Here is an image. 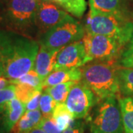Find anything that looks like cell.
<instances>
[{
	"mask_svg": "<svg viewBox=\"0 0 133 133\" xmlns=\"http://www.w3.org/2000/svg\"><path fill=\"white\" fill-rule=\"evenodd\" d=\"M40 44L36 39L0 29V70L2 76L15 81L33 69Z\"/></svg>",
	"mask_w": 133,
	"mask_h": 133,
	"instance_id": "1",
	"label": "cell"
},
{
	"mask_svg": "<svg viewBox=\"0 0 133 133\" xmlns=\"http://www.w3.org/2000/svg\"><path fill=\"white\" fill-rule=\"evenodd\" d=\"M119 61H92L81 66V81L93 92L98 101L121 94Z\"/></svg>",
	"mask_w": 133,
	"mask_h": 133,
	"instance_id": "2",
	"label": "cell"
},
{
	"mask_svg": "<svg viewBox=\"0 0 133 133\" xmlns=\"http://www.w3.org/2000/svg\"><path fill=\"white\" fill-rule=\"evenodd\" d=\"M84 26L86 32L112 37L124 45L129 44L133 32V22L129 18L91 10Z\"/></svg>",
	"mask_w": 133,
	"mask_h": 133,
	"instance_id": "3",
	"label": "cell"
},
{
	"mask_svg": "<svg viewBox=\"0 0 133 133\" xmlns=\"http://www.w3.org/2000/svg\"><path fill=\"white\" fill-rule=\"evenodd\" d=\"M40 0H8L3 29L35 38L38 37L35 24Z\"/></svg>",
	"mask_w": 133,
	"mask_h": 133,
	"instance_id": "4",
	"label": "cell"
},
{
	"mask_svg": "<svg viewBox=\"0 0 133 133\" xmlns=\"http://www.w3.org/2000/svg\"><path fill=\"white\" fill-rule=\"evenodd\" d=\"M92 133H124L118 97L98 101L86 118Z\"/></svg>",
	"mask_w": 133,
	"mask_h": 133,
	"instance_id": "5",
	"label": "cell"
},
{
	"mask_svg": "<svg viewBox=\"0 0 133 133\" xmlns=\"http://www.w3.org/2000/svg\"><path fill=\"white\" fill-rule=\"evenodd\" d=\"M85 32L84 24L68 15L41 36L38 42L50 50H61L71 43L81 40Z\"/></svg>",
	"mask_w": 133,
	"mask_h": 133,
	"instance_id": "6",
	"label": "cell"
},
{
	"mask_svg": "<svg viewBox=\"0 0 133 133\" xmlns=\"http://www.w3.org/2000/svg\"><path fill=\"white\" fill-rule=\"evenodd\" d=\"M87 63L92 61H119L125 45L107 36L85 32L82 38Z\"/></svg>",
	"mask_w": 133,
	"mask_h": 133,
	"instance_id": "7",
	"label": "cell"
},
{
	"mask_svg": "<svg viewBox=\"0 0 133 133\" xmlns=\"http://www.w3.org/2000/svg\"><path fill=\"white\" fill-rule=\"evenodd\" d=\"M98 102V98L90 89L81 81H76L66 98L65 104L75 119H84L90 114Z\"/></svg>",
	"mask_w": 133,
	"mask_h": 133,
	"instance_id": "8",
	"label": "cell"
},
{
	"mask_svg": "<svg viewBox=\"0 0 133 133\" xmlns=\"http://www.w3.org/2000/svg\"><path fill=\"white\" fill-rule=\"evenodd\" d=\"M68 15L64 10L61 9L52 1L40 0L35 19L38 38H41L44 33L61 22Z\"/></svg>",
	"mask_w": 133,
	"mask_h": 133,
	"instance_id": "9",
	"label": "cell"
},
{
	"mask_svg": "<svg viewBox=\"0 0 133 133\" xmlns=\"http://www.w3.org/2000/svg\"><path fill=\"white\" fill-rule=\"evenodd\" d=\"M87 64L82 39L62 48L58 52L54 70L80 68Z\"/></svg>",
	"mask_w": 133,
	"mask_h": 133,
	"instance_id": "10",
	"label": "cell"
},
{
	"mask_svg": "<svg viewBox=\"0 0 133 133\" xmlns=\"http://www.w3.org/2000/svg\"><path fill=\"white\" fill-rule=\"evenodd\" d=\"M59 50H50L43 45H40L33 69L42 80L54 70L56 59Z\"/></svg>",
	"mask_w": 133,
	"mask_h": 133,
	"instance_id": "11",
	"label": "cell"
},
{
	"mask_svg": "<svg viewBox=\"0 0 133 133\" xmlns=\"http://www.w3.org/2000/svg\"><path fill=\"white\" fill-rule=\"evenodd\" d=\"M25 112V105L16 97L9 101L4 107L3 127L6 132H10Z\"/></svg>",
	"mask_w": 133,
	"mask_h": 133,
	"instance_id": "12",
	"label": "cell"
},
{
	"mask_svg": "<svg viewBox=\"0 0 133 133\" xmlns=\"http://www.w3.org/2000/svg\"><path fill=\"white\" fill-rule=\"evenodd\" d=\"M81 80V68L57 70L48 75L42 82L43 90L52 86L57 85L69 81H78Z\"/></svg>",
	"mask_w": 133,
	"mask_h": 133,
	"instance_id": "13",
	"label": "cell"
},
{
	"mask_svg": "<svg viewBox=\"0 0 133 133\" xmlns=\"http://www.w3.org/2000/svg\"><path fill=\"white\" fill-rule=\"evenodd\" d=\"M91 10L129 18L124 0H89Z\"/></svg>",
	"mask_w": 133,
	"mask_h": 133,
	"instance_id": "14",
	"label": "cell"
},
{
	"mask_svg": "<svg viewBox=\"0 0 133 133\" xmlns=\"http://www.w3.org/2000/svg\"><path fill=\"white\" fill-rule=\"evenodd\" d=\"M42 118V114L39 109L25 111L22 118L11 129L10 133H27L38 127Z\"/></svg>",
	"mask_w": 133,
	"mask_h": 133,
	"instance_id": "15",
	"label": "cell"
},
{
	"mask_svg": "<svg viewBox=\"0 0 133 133\" xmlns=\"http://www.w3.org/2000/svg\"><path fill=\"white\" fill-rule=\"evenodd\" d=\"M124 133H133V98L119 97Z\"/></svg>",
	"mask_w": 133,
	"mask_h": 133,
	"instance_id": "16",
	"label": "cell"
},
{
	"mask_svg": "<svg viewBox=\"0 0 133 133\" xmlns=\"http://www.w3.org/2000/svg\"><path fill=\"white\" fill-rule=\"evenodd\" d=\"M52 117L55 120L58 129L63 132L74 120V116L67 108L65 103L57 104L53 110Z\"/></svg>",
	"mask_w": 133,
	"mask_h": 133,
	"instance_id": "17",
	"label": "cell"
},
{
	"mask_svg": "<svg viewBox=\"0 0 133 133\" xmlns=\"http://www.w3.org/2000/svg\"><path fill=\"white\" fill-rule=\"evenodd\" d=\"M120 92L125 97L133 98V68L121 66L118 70Z\"/></svg>",
	"mask_w": 133,
	"mask_h": 133,
	"instance_id": "18",
	"label": "cell"
},
{
	"mask_svg": "<svg viewBox=\"0 0 133 133\" xmlns=\"http://www.w3.org/2000/svg\"><path fill=\"white\" fill-rule=\"evenodd\" d=\"M52 2L76 18H81L87 10L85 0H52Z\"/></svg>",
	"mask_w": 133,
	"mask_h": 133,
	"instance_id": "19",
	"label": "cell"
},
{
	"mask_svg": "<svg viewBox=\"0 0 133 133\" xmlns=\"http://www.w3.org/2000/svg\"><path fill=\"white\" fill-rule=\"evenodd\" d=\"M76 82V81H69L66 83H62L57 85L47 87L43 90L46 91L51 95L57 104L65 103L69 92Z\"/></svg>",
	"mask_w": 133,
	"mask_h": 133,
	"instance_id": "20",
	"label": "cell"
},
{
	"mask_svg": "<svg viewBox=\"0 0 133 133\" xmlns=\"http://www.w3.org/2000/svg\"><path fill=\"white\" fill-rule=\"evenodd\" d=\"M42 82L43 80L40 78V76H38V73L34 69H32L31 70H30L28 72H27L18 79L11 81V83L14 84H22L38 90H43Z\"/></svg>",
	"mask_w": 133,
	"mask_h": 133,
	"instance_id": "21",
	"label": "cell"
},
{
	"mask_svg": "<svg viewBox=\"0 0 133 133\" xmlns=\"http://www.w3.org/2000/svg\"><path fill=\"white\" fill-rule=\"evenodd\" d=\"M57 103L46 91L43 90L41 95L40 103H39V110L42 114L43 118L52 117L53 110L55 109Z\"/></svg>",
	"mask_w": 133,
	"mask_h": 133,
	"instance_id": "22",
	"label": "cell"
},
{
	"mask_svg": "<svg viewBox=\"0 0 133 133\" xmlns=\"http://www.w3.org/2000/svg\"><path fill=\"white\" fill-rule=\"evenodd\" d=\"M16 98L22 102L24 105L29 101V100L32 98L35 92L38 89L31 87L30 86L24 85L22 84H16Z\"/></svg>",
	"mask_w": 133,
	"mask_h": 133,
	"instance_id": "23",
	"label": "cell"
},
{
	"mask_svg": "<svg viewBox=\"0 0 133 133\" xmlns=\"http://www.w3.org/2000/svg\"><path fill=\"white\" fill-rule=\"evenodd\" d=\"M16 97V86L10 84L7 87L0 90V112H2L5 105Z\"/></svg>",
	"mask_w": 133,
	"mask_h": 133,
	"instance_id": "24",
	"label": "cell"
},
{
	"mask_svg": "<svg viewBox=\"0 0 133 133\" xmlns=\"http://www.w3.org/2000/svg\"><path fill=\"white\" fill-rule=\"evenodd\" d=\"M45 133H62L52 117L43 118L38 125Z\"/></svg>",
	"mask_w": 133,
	"mask_h": 133,
	"instance_id": "25",
	"label": "cell"
},
{
	"mask_svg": "<svg viewBox=\"0 0 133 133\" xmlns=\"http://www.w3.org/2000/svg\"><path fill=\"white\" fill-rule=\"evenodd\" d=\"M119 63L121 66L133 68V46H128L123 52Z\"/></svg>",
	"mask_w": 133,
	"mask_h": 133,
	"instance_id": "26",
	"label": "cell"
},
{
	"mask_svg": "<svg viewBox=\"0 0 133 133\" xmlns=\"http://www.w3.org/2000/svg\"><path fill=\"white\" fill-rule=\"evenodd\" d=\"M87 121L83 119H74L70 125L62 133H84L86 128Z\"/></svg>",
	"mask_w": 133,
	"mask_h": 133,
	"instance_id": "27",
	"label": "cell"
},
{
	"mask_svg": "<svg viewBox=\"0 0 133 133\" xmlns=\"http://www.w3.org/2000/svg\"><path fill=\"white\" fill-rule=\"evenodd\" d=\"M42 90H37L32 98L29 100V101L25 104V111H33L39 109V103L41 95L42 94Z\"/></svg>",
	"mask_w": 133,
	"mask_h": 133,
	"instance_id": "28",
	"label": "cell"
},
{
	"mask_svg": "<svg viewBox=\"0 0 133 133\" xmlns=\"http://www.w3.org/2000/svg\"><path fill=\"white\" fill-rule=\"evenodd\" d=\"M11 84V81L5 76H0V90L7 87Z\"/></svg>",
	"mask_w": 133,
	"mask_h": 133,
	"instance_id": "29",
	"label": "cell"
},
{
	"mask_svg": "<svg viewBox=\"0 0 133 133\" xmlns=\"http://www.w3.org/2000/svg\"><path fill=\"white\" fill-rule=\"evenodd\" d=\"M27 133H45L44 131L40 127H36L35 128H33V129H31L30 131H29Z\"/></svg>",
	"mask_w": 133,
	"mask_h": 133,
	"instance_id": "30",
	"label": "cell"
},
{
	"mask_svg": "<svg viewBox=\"0 0 133 133\" xmlns=\"http://www.w3.org/2000/svg\"><path fill=\"white\" fill-rule=\"evenodd\" d=\"M129 46H133V32L132 34V36H131V38L129 40Z\"/></svg>",
	"mask_w": 133,
	"mask_h": 133,
	"instance_id": "31",
	"label": "cell"
},
{
	"mask_svg": "<svg viewBox=\"0 0 133 133\" xmlns=\"http://www.w3.org/2000/svg\"><path fill=\"white\" fill-rule=\"evenodd\" d=\"M0 76H2V72L1 71V70H0Z\"/></svg>",
	"mask_w": 133,
	"mask_h": 133,
	"instance_id": "32",
	"label": "cell"
},
{
	"mask_svg": "<svg viewBox=\"0 0 133 133\" xmlns=\"http://www.w3.org/2000/svg\"><path fill=\"white\" fill-rule=\"evenodd\" d=\"M42 1H52V0H42Z\"/></svg>",
	"mask_w": 133,
	"mask_h": 133,
	"instance_id": "33",
	"label": "cell"
},
{
	"mask_svg": "<svg viewBox=\"0 0 133 133\" xmlns=\"http://www.w3.org/2000/svg\"></svg>",
	"mask_w": 133,
	"mask_h": 133,
	"instance_id": "34",
	"label": "cell"
}]
</instances>
